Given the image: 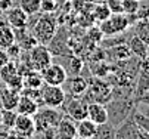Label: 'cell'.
<instances>
[{"label":"cell","mask_w":149,"mask_h":139,"mask_svg":"<svg viewBox=\"0 0 149 139\" xmlns=\"http://www.w3.org/2000/svg\"><path fill=\"white\" fill-rule=\"evenodd\" d=\"M56 30H58V25H56V22H55V19L46 15V16L38 18L37 22L34 24L33 37L37 40L38 45L47 46L49 43H52V40L55 38Z\"/></svg>","instance_id":"1"},{"label":"cell","mask_w":149,"mask_h":139,"mask_svg":"<svg viewBox=\"0 0 149 139\" xmlns=\"http://www.w3.org/2000/svg\"><path fill=\"white\" fill-rule=\"evenodd\" d=\"M62 117H63L62 112L58 111L56 108H52V107H46L43 110L38 108V111L33 115L34 129H36V132L41 133L49 127H56Z\"/></svg>","instance_id":"2"},{"label":"cell","mask_w":149,"mask_h":139,"mask_svg":"<svg viewBox=\"0 0 149 139\" xmlns=\"http://www.w3.org/2000/svg\"><path fill=\"white\" fill-rule=\"evenodd\" d=\"M129 19H127L125 13H111V16L105 21L99 22V28L102 31L103 36H117L124 33L127 28H129Z\"/></svg>","instance_id":"3"},{"label":"cell","mask_w":149,"mask_h":139,"mask_svg":"<svg viewBox=\"0 0 149 139\" xmlns=\"http://www.w3.org/2000/svg\"><path fill=\"white\" fill-rule=\"evenodd\" d=\"M28 64L31 70L41 71L49 64H52V53L45 45H36L31 50H28Z\"/></svg>","instance_id":"4"},{"label":"cell","mask_w":149,"mask_h":139,"mask_svg":"<svg viewBox=\"0 0 149 139\" xmlns=\"http://www.w3.org/2000/svg\"><path fill=\"white\" fill-rule=\"evenodd\" d=\"M41 92V102L46 107H52V108H59L63 105L67 99L65 90L61 86H53V85H45L43 87H40Z\"/></svg>","instance_id":"5"},{"label":"cell","mask_w":149,"mask_h":139,"mask_svg":"<svg viewBox=\"0 0 149 139\" xmlns=\"http://www.w3.org/2000/svg\"><path fill=\"white\" fill-rule=\"evenodd\" d=\"M40 74H41V78H43L45 85H53V86H62L68 78L67 70L62 65L53 64V62L41 70Z\"/></svg>","instance_id":"6"},{"label":"cell","mask_w":149,"mask_h":139,"mask_svg":"<svg viewBox=\"0 0 149 139\" xmlns=\"http://www.w3.org/2000/svg\"><path fill=\"white\" fill-rule=\"evenodd\" d=\"M15 133L21 135V136H25V138H33V135L36 133L34 129V120L31 115H24V114H18L16 112V120L13 124Z\"/></svg>","instance_id":"7"},{"label":"cell","mask_w":149,"mask_h":139,"mask_svg":"<svg viewBox=\"0 0 149 139\" xmlns=\"http://www.w3.org/2000/svg\"><path fill=\"white\" fill-rule=\"evenodd\" d=\"M5 15H6L8 24H9L12 28H15V30H18V28H25L27 24H28V15H27L22 9H21L19 6H12L10 9H8V10L5 12Z\"/></svg>","instance_id":"8"},{"label":"cell","mask_w":149,"mask_h":139,"mask_svg":"<svg viewBox=\"0 0 149 139\" xmlns=\"http://www.w3.org/2000/svg\"><path fill=\"white\" fill-rule=\"evenodd\" d=\"M67 114L70 118H72L74 122H80L87 118V102L83 99H71L67 105Z\"/></svg>","instance_id":"9"},{"label":"cell","mask_w":149,"mask_h":139,"mask_svg":"<svg viewBox=\"0 0 149 139\" xmlns=\"http://www.w3.org/2000/svg\"><path fill=\"white\" fill-rule=\"evenodd\" d=\"M87 118L92 120L96 126L108 123V111L102 105V102H90L87 104Z\"/></svg>","instance_id":"10"},{"label":"cell","mask_w":149,"mask_h":139,"mask_svg":"<svg viewBox=\"0 0 149 139\" xmlns=\"http://www.w3.org/2000/svg\"><path fill=\"white\" fill-rule=\"evenodd\" d=\"M56 133L65 138H77V123L70 117H62L56 126Z\"/></svg>","instance_id":"11"},{"label":"cell","mask_w":149,"mask_h":139,"mask_svg":"<svg viewBox=\"0 0 149 139\" xmlns=\"http://www.w3.org/2000/svg\"><path fill=\"white\" fill-rule=\"evenodd\" d=\"M21 95V93H19ZM38 108H40V105L36 102V101H33V99H30V98H27V96H24V95H21L19 96V101H18V104H16V108H15V111L18 112V114H24V115H34L37 111H38Z\"/></svg>","instance_id":"12"},{"label":"cell","mask_w":149,"mask_h":139,"mask_svg":"<svg viewBox=\"0 0 149 139\" xmlns=\"http://www.w3.org/2000/svg\"><path fill=\"white\" fill-rule=\"evenodd\" d=\"M2 92V110H15L16 104L19 101V92L13 90L10 87L6 86V89L0 90Z\"/></svg>","instance_id":"13"},{"label":"cell","mask_w":149,"mask_h":139,"mask_svg":"<svg viewBox=\"0 0 149 139\" xmlns=\"http://www.w3.org/2000/svg\"><path fill=\"white\" fill-rule=\"evenodd\" d=\"M129 49L132 52V55H136L137 58H140L142 61H146L148 58V43H145L142 38H139L137 36L132 37L129 42Z\"/></svg>","instance_id":"14"},{"label":"cell","mask_w":149,"mask_h":139,"mask_svg":"<svg viewBox=\"0 0 149 139\" xmlns=\"http://www.w3.org/2000/svg\"><path fill=\"white\" fill-rule=\"evenodd\" d=\"M96 124L89 120V118H84V120L77 122V136L80 138H86V139H93L95 133H96Z\"/></svg>","instance_id":"15"},{"label":"cell","mask_w":149,"mask_h":139,"mask_svg":"<svg viewBox=\"0 0 149 139\" xmlns=\"http://www.w3.org/2000/svg\"><path fill=\"white\" fill-rule=\"evenodd\" d=\"M89 89V82L86 80L84 77L81 75H74L71 78V82H70V92L74 98L83 95V93H86V90Z\"/></svg>","instance_id":"16"},{"label":"cell","mask_w":149,"mask_h":139,"mask_svg":"<svg viewBox=\"0 0 149 139\" xmlns=\"http://www.w3.org/2000/svg\"><path fill=\"white\" fill-rule=\"evenodd\" d=\"M137 133H139V126L129 122L123 124L118 130H115L114 139H137Z\"/></svg>","instance_id":"17"},{"label":"cell","mask_w":149,"mask_h":139,"mask_svg":"<svg viewBox=\"0 0 149 139\" xmlns=\"http://www.w3.org/2000/svg\"><path fill=\"white\" fill-rule=\"evenodd\" d=\"M15 42H16V38H15L13 28L6 24H0V47L6 49Z\"/></svg>","instance_id":"18"},{"label":"cell","mask_w":149,"mask_h":139,"mask_svg":"<svg viewBox=\"0 0 149 139\" xmlns=\"http://www.w3.org/2000/svg\"><path fill=\"white\" fill-rule=\"evenodd\" d=\"M22 78H24V86L25 87H38L40 89L43 86V78H41L40 71L30 70Z\"/></svg>","instance_id":"19"},{"label":"cell","mask_w":149,"mask_h":139,"mask_svg":"<svg viewBox=\"0 0 149 139\" xmlns=\"http://www.w3.org/2000/svg\"><path fill=\"white\" fill-rule=\"evenodd\" d=\"M92 15H93L95 21L102 22V21H105V19H108V18L111 16V10L108 9V6L105 5V2H103V3H96V5L93 6Z\"/></svg>","instance_id":"20"},{"label":"cell","mask_w":149,"mask_h":139,"mask_svg":"<svg viewBox=\"0 0 149 139\" xmlns=\"http://www.w3.org/2000/svg\"><path fill=\"white\" fill-rule=\"evenodd\" d=\"M115 138V129L112 126H109L108 123L99 124L96 127V133L93 136V139H114Z\"/></svg>","instance_id":"21"},{"label":"cell","mask_w":149,"mask_h":139,"mask_svg":"<svg viewBox=\"0 0 149 139\" xmlns=\"http://www.w3.org/2000/svg\"><path fill=\"white\" fill-rule=\"evenodd\" d=\"M18 73L16 70V64L13 61H9L8 64H5L3 67H0V80H3L5 83H8L12 77H15Z\"/></svg>","instance_id":"22"},{"label":"cell","mask_w":149,"mask_h":139,"mask_svg":"<svg viewBox=\"0 0 149 139\" xmlns=\"http://www.w3.org/2000/svg\"><path fill=\"white\" fill-rule=\"evenodd\" d=\"M21 9H22L28 16L30 15H36L40 12V0H19V5Z\"/></svg>","instance_id":"23"},{"label":"cell","mask_w":149,"mask_h":139,"mask_svg":"<svg viewBox=\"0 0 149 139\" xmlns=\"http://www.w3.org/2000/svg\"><path fill=\"white\" fill-rule=\"evenodd\" d=\"M15 120H16L15 110H2V126L5 129H13Z\"/></svg>","instance_id":"24"},{"label":"cell","mask_w":149,"mask_h":139,"mask_svg":"<svg viewBox=\"0 0 149 139\" xmlns=\"http://www.w3.org/2000/svg\"><path fill=\"white\" fill-rule=\"evenodd\" d=\"M19 93L27 96V98H30V99H33V101H36L38 105L43 104V102H41V92H40L38 87H25L24 86L22 89L19 90Z\"/></svg>","instance_id":"25"},{"label":"cell","mask_w":149,"mask_h":139,"mask_svg":"<svg viewBox=\"0 0 149 139\" xmlns=\"http://www.w3.org/2000/svg\"><path fill=\"white\" fill-rule=\"evenodd\" d=\"M121 3H123V13H125V15L137 13L140 9L139 0H121Z\"/></svg>","instance_id":"26"},{"label":"cell","mask_w":149,"mask_h":139,"mask_svg":"<svg viewBox=\"0 0 149 139\" xmlns=\"http://www.w3.org/2000/svg\"><path fill=\"white\" fill-rule=\"evenodd\" d=\"M19 47H21V50H25V52H28V50H31L36 45H38L37 43V40L30 34V36H22L21 37V40H19Z\"/></svg>","instance_id":"27"},{"label":"cell","mask_w":149,"mask_h":139,"mask_svg":"<svg viewBox=\"0 0 149 139\" xmlns=\"http://www.w3.org/2000/svg\"><path fill=\"white\" fill-rule=\"evenodd\" d=\"M136 30H137L136 36L139 38H142L145 43H148V18L140 19V21L137 22V25H136Z\"/></svg>","instance_id":"28"},{"label":"cell","mask_w":149,"mask_h":139,"mask_svg":"<svg viewBox=\"0 0 149 139\" xmlns=\"http://www.w3.org/2000/svg\"><path fill=\"white\" fill-rule=\"evenodd\" d=\"M58 9V0H40V12L53 13Z\"/></svg>","instance_id":"29"},{"label":"cell","mask_w":149,"mask_h":139,"mask_svg":"<svg viewBox=\"0 0 149 139\" xmlns=\"http://www.w3.org/2000/svg\"><path fill=\"white\" fill-rule=\"evenodd\" d=\"M114 55L117 59H127L132 56V52L129 49V46L125 45H118L117 47H114Z\"/></svg>","instance_id":"30"},{"label":"cell","mask_w":149,"mask_h":139,"mask_svg":"<svg viewBox=\"0 0 149 139\" xmlns=\"http://www.w3.org/2000/svg\"><path fill=\"white\" fill-rule=\"evenodd\" d=\"M87 36L90 38V42H93V43H100L102 38H103V34H102V31H100L99 27H90Z\"/></svg>","instance_id":"31"},{"label":"cell","mask_w":149,"mask_h":139,"mask_svg":"<svg viewBox=\"0 0 149 139\" xmlns=\"http://www.w3.org/2000/svg\"><path fill=\"white\" fill-rule=\"evenodd\" d=\"M105 5L108 6L111 13H123V3H121V0H105Z\"/></svg>","instance_id":"32"},{"label":"cell","mask_w":149,"mask_h":139,"mask_svg":"<svg viewBox=\"0 0 149 139\" xmlns=\"http://www.w3.org/2000/svg\"><path fill=\"white\" fill-rule=\"evenodd\" d=\"M6 53L9 55V59L10 61H13V59H18L21 55V47H19V45L15 42V43H12L9 47H6Z\"/></svg>","instance_id":"33"},{"label":"cell","mask_w":149,"mask_h":139,"mask_svg":"<svg viewBox=\"0 0 149 139\" xmlns=\"http://www.w3.org/2000/svg\"><path fill=\"white\" fill-rule=\"evenodd\" d=\"M70 64H71V73H72V74H75V75H77V74L81 71V68H83V62H81V59H78L77 56H72V58H71Z\"/></svg>","instance_id":"34"},{"label":"cell","mask_w":149,"mask_h":139,"mask_svg":"<svg viewBox=\"0 0 149 139\" xmlns=\"http://www.w3.org/2000/svg\"><path fill=\"white\" fill-rule=\"evenodd\" d=\"M134 120H136V123H137V126H139V127H142V129H146V130H148V118H146V115H145V114L137 112V114H136V117H134Z\"/></svg>","instance_id":"35"},{"label":"cell","mask_w":149,"mask_h":139,"mask_svg":"<svg viewBox=\"0 0 149 139\" xmlns=\"http://www.w3.org/2000/svg\"><path fill=\"white\" fill-rule=\"evenodd\" d=\"M12 6H13V0H0V12L2 13H5Z\"/></svg>","instance_id":"36"},{"label":"cell","mask_w":149,"mask_h":139,"mask_svg":"<svg viewBox=\"0 0 149 139\" xmlns=\"http://www.w3.org/2000/svg\"><path fill=\"white\" fill-rule=\"evenodd\" d=\"M9 61H10V59H9V55L6 53V49L0 47V67H3V65L8 64Z\"/></svg>","instance_id":"37"},{"label":"cell","mask_w":149,"mask_h":139,"mask_svg":"<svg viewBox=\"0 0 149 139\" xmlns=\"http://www.w3.org/2000/svg\"><path fill=\"white\" fill-rule=\"evenodd\" d=\"M53 139H71V138H65V136H61V135H58V133H56V136H55Z\"/></svg>","instance_id":"38"},{"label":"cell","mask_w":149,"mask_h":139,"mask_svg":"<svg viewBox=\"0 0 149 139\" xmlns=\"http://www.w3.org/2000/svg\"><path fill=\"white\" fill-rule=\"evenodd\" d=\"M92 2H93V3L96 5V3H103V2H105V0H92Z\"/></svg>","instance_id":"39"},{"label":"cell","mask_w":149,"mask_h":139,"mask_svg":"<svg viewBox=\"0 0 149 139\" xmlns=\"http://www.w3.org/2000/svg\"><path fill=\"white\" fill-rule=\"evenodd\" d=\"M0 110H2V92H0Z\"/></svg>","instance_id":"40"},{"label":"cell","mask_w":149,"mask_h":139,"mask_svg":"<svg viewBox=\"0 0 149 139\" xmlns=\"http://www.w3.org/2000/svg\"><path fill=\"white\" fill-rule=\"evenodd\" d=\"M0 126H2V110H0Z\"/></svg>","instance_id":"41"},{"label":"cell","mask_w":149,"mask_h":139,"mask_svg":"<svg viewBox=\"0 0 149 139\" xmlns=\"http://www.w3.org/2000/svg\"><path fill=\"white\" fill-rule=\"evenodd\" d=\"M74 139H86V138H80V136H77V138H74Z\"/></svg>","instance_id":"42"},{"label":"cell","mask_w":149,"mask_h":139,"mask_svg":"<svg viewBox=\"0 0 149 139\" xmlns=\"http://www.w3.org/2000/svg\"><path fill=\"white\" fill-rule=\"evenodd\" d=\"M139 2H140V0H139Z\"/></svg>","instance_id":"43"}]
</instances>
